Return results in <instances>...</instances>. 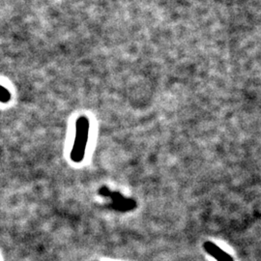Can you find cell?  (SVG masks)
<instances>
[{
    "label": "cell",
    "mask_w": 261,
    "mask_h": 261,
    "mask_svg": "<svg viewBox=\"0 0 261 261\" xmlns=\"http://www.w3.org/2000/svg\"><path fill=\"white\" fill-rule=\"evenodd\" d=\"M89 119L86 116H80L75 122V140L70 153V158L75 164H80L84 161L89 139Z\"/></svg>",
    "instance_id": "1"
},
{
    "label": "cell",
    "mask_w": 261,
    "mask_h": 261,
    "mask_svg": "<svg viewBox=\"0 0 261 261\" xmlns=\"http://www.w3.org/2000/svg\"><path fill=\"white\" fill-rule=\"evenodd\" d=\"M99 194L105 197H110L112 199V207L113 210L126 212L130 211L137 207V202L130 198H126L117 192H112L108 187H102Z\"/></svg>",
    "instance_id": "2"
},
{
    "label": "cell",
    "mask_w": 261,
    "mask_h": 261,
    "mask_svg": "<svg viewBox=\"0 0 261 261\" xmlns=\"http://www.w3.org/2000/svg\"><path fill=\"white\" fill-rule=\"evenodd\" d=\"M203 247L206 252H208L210 255H212L217 261H234L233 258L229 254L221 250V248L215 245L214 243L207 241L204 243Z\"/></svg>",
    "instance_id": "3"
},
{
    "label": "cell",
    "mask_w": 261,
    "mask_h": 261,
    "mask_svg": "<svg viewBox=\"0 0 261 261\" xmlns=\"http://www.w3.org/2000/svg\"><path fill=\"white\" fill-rule=\"evenodd\" d=\"M11 98L12 96L9 90L0 84V102L4 103H9Z\"/></svg>",
    "instance_id": "4"
}]
</instances>
